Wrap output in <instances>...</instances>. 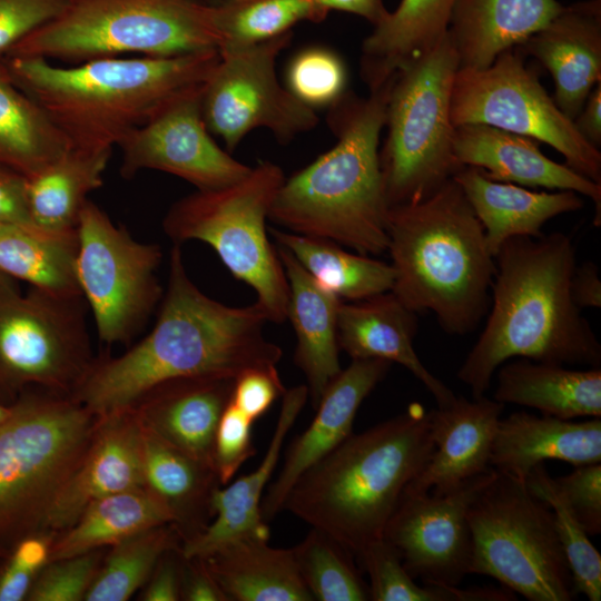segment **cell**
I'll return each instance as SVG.
<instances>
[{
	"label": "cell",
	"instance_id": "cell-50",
	"mask_svg": "<svg viewBox=\"0 0 601 601\" xmlns=\"http://www.w3.org/2000/svg\"><path fill=\"white\" fill-rule=\"evenodd\" d=\"M184 558L180 548L166 552L142 587L140 600L178 601L181 598Z\"/></svg>",
	"mask_w": 601,
	"mask_h": 601
},
{
	"label": "cell",
	"instance_id": "cell-6",
	"mask_svg": "<svg viewBox=\"0 0 601 601\" xmlns=\"http://www.w3.org/2000/svg\"><path fill=\"white\" fill-rule=\"evenodd\" d=\"M392 292L410 309L431 312L449 334L473 331L487 312L495 273L484 229L459 184L388 208Z\"/></svg>",
	"mask_w": 601,
	"mask_h": 601
},
{
	"label": "cell",
	"instance_id": "cell-7",
	"mask_svg": "<svg viewBox=\"0 0 601 601\" xmlns=\"http://www.w3.org/2000/svg\"><path fill=\"white\" fill-rule=\"evenodd\" d=\"M0 428V554L45 531L48 513L75 471L98 416L69 394L23 391Z\"/></svg>",
	"mask_w": 601,
	"mask_h": 601
},
{
	"label": "cell",
	"instance_id": "cell-1",
	"mask_svg": "<svg viewBox=\"0 0 601 601\" xmlns=\"http://www.w3.org/2000/svg\"><path fill=\"white\" fill-rule=\"evenodd\" d=\"M267 322L256 303L234 307L204 294L189 278L180 245L175 244L152 329L122 355L95 358L71 396L102 416L130 407L170 378H236L249 370L276 367L283 352L265 337Z\"/></svg>",
	"mask_w": 601,
	"mask_h": 601
},
{
	"label": "cell",
	"instance_id": "cell-58",
	"mask_svg": "<svg viewBox=\"0 0 601 601\" xmlns=\"http://www.w3.org/2000/svg\"><path fill=\"white\" fill-rule=\"evenodd\" d=\"M205 1L208 2V3L216 4V3H219L223 0H205Z\"/></svg>",
	"mask_w": 601,
	"mask_h": 601
},
{
	"label": "cell",
	"instance_id": "cell-24",
	"mask_svg": "<svg viewBox=\"0 0 601 601\" xmlns=\"http://www.w3.org/2000/svg\"><path fill=\"white\" fill-rule=\"evenodd\" d=\"M416 313L392 292L342 302L337 315V341L352 359L378 358L408 370L433 395L437 406L450 404L455 394L435 377L416 354Z\"/></svg>",
	"mask_w": 601,
	"mask_h": 601
},
{
	"label": "cell",
	"instance_id": "cell-28",
	"mask_svg": "<svg viewBox=\"0 0 601 601\" xmlns=\"http://www.w3.org/2000/svg\"><path fill=\"white\" fill-rule=\"evenodd\" d=\"M480 220L494 257L510 238L539 237L551 218L583 206L578 193L531 191L510 183L492 180L476 167L463 166L453 177Z\"/></svg>",
	"mask_w": 601,
	"mask_h": 601
},
{
	"label": "cell",
	"instance_id": "cell-53",
	"mask_svg": "<svg viewBox=\"0 0 601 601\" xmlns=\"http://www.w3.org/2000/svg\"><path fill=\"white\" fill-rule=\"evenodd\" d=\"M571 295L580 309L601 307V279L594 263L587 262L575 266L571 279Z\"/></svg>",
	"mask_w": 601,
	"mask_h": 601
},
{
	"label": "cell",
	"instance_id": "cell-40",
	"mask_svg": "<svg viewBox=\"0 0 601 601\" xmlns=\"http://www.w3.org/2000/svg\"><path fill=\"white\" fill-rule=\"evenodd\" d=\"M220 50L254 46L289 32L296 23L326 14L311 0H223L214 4Z\"/></svg>",
	"mask_w": 601,
	"mask_h": 601
},
{
	"label": "cell",
	"instance_id": "cell-56",
	"mask_svg": "<svg viewBox=\"0 0 601 601\" xmlns=\"http://www.w3.org/2000/svg\"><path fill=\"white\" fill-rule=\"evenodd\" d=\"M573 122L580 135L599 149L601 146V81L591 90Z\"/></svg>",
	"mask_w": 601,
	"mask_h": 601
},
{
	"label": "cell",
	"instance_id": "cell-22",
	"mask_svg": "<svg viewBox=\"0 0 601 601\" xmlns=\"http://www.w3.org/2000/svg\"><path fill=\"white\" fill-rule=\"evenodd\" d=\"M453 151L462 166L480 168L486 177L528 187L571 190L589 197L601 223V185L544 156L539 141L482 124L454 127Z\"/></svg>",
	"mask_w": 601,
	"mask_h": 601
},
{
	"label": "cell",
	"instance_id": "cell-37",
	"mask_svg": "<svg viewBox=\"0 0 601 601\" xmlns=\"http://www.w3.org/2000/svg\"><path fill=\"white\" fill-rule=\"evenodd\" d=\"M268 229L278 246L287 249L321 286L343 300L368 298L393 287L391 264L348 252L328 239Z\"/></svg>",
	"mask_w": 601,
	"mask_h": 601
},
{
	"label": "cell",
	"instance_id": "cell-20",
	"mask_svg": "<svg viewBox=\"0 0 601 601\" xmlns=\"http://www.w3.org/2000/svg\"><path fill=\"white\" fill-rule=\"evenodd\" d=\"M504 404L485 395L455 396L430 410L434 450L404 493L445 494L489 471L494 435Z\"/></svg>",
	"mask_w": 601,
	"mask_h": 601
},
{
	"label": "cell",
	"instance_id": "cell-33",
	"mask_svg": "<svg viewBox=\"0 0 601 601\" xmlns=\"http://www.w3.org/2000/svg\"><path fill=\"white\" fill-rule=\"evenodd\" d=\"M457 0H402L362 45L361 76L370 90L390 82L449 30Z\"/></svg>",
	"mask_w": 601,
	"mask_h": 601
},
{
	"label": "cell",
	"instance_id": "cell-5",
	"mask_svg": "<svg viewBox=\"0 0 601 601\" xmlns=\"http://www.w3.org/2000/svg\"><path fill=\"white\" fill-rule=\"evenodd\" d=\"M434 450L430 411L414 402L351 434L304 472L283 510L339 542L356 559L385 526Z\"/></svg>",
	"mask_w": 601,
	"mask_h": 601
},
{
	"label": "cell",
	"instance_id": "cell-29",
	"mask_svg": "<svg viewBox=\"0 0 601 601\" xmlns=\"http://www.w3.org/2000/svg\"><path fill=\"white\" fill-rule=\"evenodd\" d=\"M558 0H457L449 35L459 69H484L521 46L562 9Z\"/></svg>",
	"mask_w": 601,
	"mask_h": 601
},
{
	"label": "cell",
	"instance_id": "cell-49",
	"mask_svg": "<svg viewBox=\"0 0 601 601\" xmlns=\"http://www.w3.org/2000/svg\"><path fill=\"white\" fill-rule=\"evenodd\" d=\"M285 391L276 367L254 368L235 378L230 402L254 423Z\"/></svg>",
	"mask_w": 601,
	"mask_h": 601
},
{
	"label": "cell",
	"instance_id": "cell-19",
	"mask_svg": "<svg viewBox=\"0 0 601 601\" xmlns=\"http://www.w3.org/2000/svg\"><path fill=\"white\" fill-rule=\"evenodd\" d=\"M392 363L378 359H352L322 395L309 426L288 446L283 467L262 500L265 522L283 511L284 502L298 477L338 446L353 432L356 413Z\"/></svg>",
	"mask_w": 601,
	"mask_h": 601
},
{
	"label": "cell",
	"instance_id": "cell-36",
	"mask_svg": "<svg viewBox=\"0 0 601 601\" xmlns=\"http://www.w3.org/2000/svg\"><path fill=\"white\" fill-rule=\"evenodd\" d=\"M77 228L51 230L36 225L0 224V273L30 287L81 295L77 275Z\"/></svg>",
	"mask_w": 601,
	"mask_h": 601
},
{
	"label": "cell",
	"instance_id": "cell-8",
	"mask_svg": "<svg viewBox=\"0 0 601 601\" xmlns=\"http://www.w3.org/2000/svg\"><path fill=\"white\" fill-rule=\"evenodd\" d=\"M214 4L199 0H66L8 56L80 63L137 53L175 57L218 50ZM7 56V57H8Z\"/></svg>",
	"mask_w": 601,
	"mask_h": 601
},
{
	"label": "cell",
	"instance_id": "cell-48",
	"mask_svg": "<svg viewBox=\"0 0 601 601\" xmlns=\"http://www.w3.org/2000/svg\"><path fill=\"white\" fill-rule=\"evenodd\" d=\"M66 0H0V61L27 36L52 20Z\"/></svg>",
	"mask_w": 601,
	"mask_h": 601
},
{
	"label": "cell",
	"instance_id": "cell-27",
	"mask_svg": "<svg viewBox=\"0 0 601 601\" xmlns=\"http://www.w3.org/2000/svg\"><path fill=\"white\" fill-rule=\"evenodd\" d=\"M277 253L288 282L287 319L296 334L294 362L306 378L314 407L342 372L337 315L343 299L321 286L284 247Z\"/></svg>",
	"mask_w": 601,
	"mask_h": 601
},
{
	"label": "cell",
	"instance_id": "cell-21",
	"mask_svg": "<svg viewBox=\"0 0 601 601\" xmlns=\"http://www.w3.org/2000/svg\"><path fill=\"white\" fill-rule=\"evenodd\" d=\"M551 73L554 102L571 120L601 81V0L563 6L542 29L516 47Z\"/></svg>",
	"mask_w": 601,
	"mask_h": 601
},
{
	"label": "cell",
	"instance_id": "cell-35",
	"mask_svg": "<svg viewBox=\"0 0 601 601\" xmlns=\"http://www.w3.org/2000/svg\"><path fill=\"white\" fill-rule=\"evenodd\" d=\"M168 508L147 487H136L91 502L52 543L50 561L116 543L148 529L173 524Z\"/></svg>",
	"mask_w": 601,
	"mask_h": 601
},
{
	"label": "cell",
	"instance_id": "cell-18",
	"mask_svg": "<svg viewBox=\"0 0 601 601\" xmlns=\"http://www.w3.org/2000/svg\"><path fill=\"white\" fill-rule=\"evenodd\" d=\"M145 486L142 424L134 407L98 416L92 437L55 500L45 531L69 528L93 501Z\"/></svg>",
	"mask_w": 601,
	"mask_h": 601
},
{
	"label": "cell",
	"instance_id": "cell-59",
	"mask_svg": "<svg viewBox=\"0 0 601 601\" xmlns=\"http://www.w3.org/2000/svg\"><path fill=\"white\" fill-rule=\"evenodd\" d=\"M0 558H1V554H0Z\"/></svg>",
	"mask_w": 601,
	"mask_h": 601
},
{
	"label": "cell",
	"instance_id": "cell-52",
	"mask_svg": "<svg viewBox=\"0 0 601 601\" xmlns=\"http://www.w3.org/2000/svg\"><path fill=\"white\" fill-rule=\"evenodd\" d=\"M180 600L229 601L204 560L198 558H184Z\"/></svg>",
	"mask_w": 601,
	"mask_h": 601
},
{
	"label": "cell",
	"instance_id": "cell-13",
	"mask_svg": "<svg viewBox=\"0 0 601 601\" xmlns=\"http://www.w3.org/2000/svg\"><path fill=\"white\" fill-rule=\"evenodd\" d=\"M76 275L101 342L128 344L162 298L157 277L162 253L136 240L95 203L83 206L78 225Z\"/></svg>",
	"mask_w": 601,
	"mask_h": 601
},
{
	"label": "cell",
	"instance_id": "cell-42",
	"mask_svg": "<svg viewBox=\"0 0 601 601\" xmlns=\"http://www.w3.org/2000/svg\"><path fill=\"white\" fill-rule=\"evenodd\" d=\"M357 563L370 578L373 601H490L492 588L418 585L405 570L395 549L384 539L368 544Z\"/></svg>",
	"mask_w": 601,
	"mask_h": 601
},
{
	"label": "cell",
	"instance_id": "cell-2",
	"mask_svg": "<svg viewBox=\"0 0 601 601\" xmlns=\"http://www.w3.org/2000/svg\"><path fill=\"white\" fill-rule=\"evenodd\" d=\"M491 309L457 371L473 397L513 357L600 367L601 344L571 295L572 238L563 233L508 239L494 256Z\"/></svg>",
	"mask_w": 601,
	"mask_h": 601
},
{
	"label": "cell",
	"instance_id": "cell-3",
	"mask_svg": "<svg viewBox=\"0 0 601 601\" xmlns=\"http://www.w3.org/2000/svg\"><path fill=\"white\" fill-rule=\"evenodd\" d=\"M219 58L218 50H208L108 57L71 67L27 56H8L2 63L70 146L112 149L171 99L203 85Z\"/></svg>",
	"mask_w": 601,
	"mask_h": 601
},
{
	"label": "cell",
	"instance_id": "cell-54",
	"mask_svg": "<svg viewBox=\"0 0 601 601\" xmlns=\"http://www.w3.org/2000/svg\"><path fill=\"white\" fill-rule=\"evenodd\" d=\"M0 563V601H23L38 575L23 569L8 556H1Z\"/></svg>",
	"mask_w": 601,
	"mask_h": 601
},
{
	"label": "cell",
	"instance_id": "cell-31",
	"mask_svg": "<svg viewBox=\"0 0 601 601\" xmlns=\"http://www.w3.org/2000/svg\"><path fill=\"white\" fill-rule=\"evenodd\" d=\"M145 487L173 514L181 543L214 519L213 500L220 482L215 469L173 446L142 425Z\"/></svg>",
	"mask_w": 601,
	"mask_h": 601
},
{
	"label": "cell",
	"instance_id": "cell-34",
	"mask_svg": "<svg viewBox=\"0 0 601 601\" xmlns=\"http://www.w3.org/2000/svg\"><path fill=\"white\" fill-rule=\"evenodd\" d=\"M112 149L70 146L52 162L27 177L31 220L51 230L77 228L88 195L102 185Z\"/></svg>",
	"mask_w": 601,
	"mask_h": 601
},
{
	"label": "cell",
	"instance_id": "cell-57",
	"mask_svg": "<svg viewBox=\"0 0 601 601\" xmlns=\"http://www.w3.org/2000/svg\"><path fill=\"white\" fill-rule=\"evenodd\" d=\"M10 413H11V406L0 403V428L2 427L4 422L8 420Z\"/></svg>",
	"mask_w": 601,
	"mask_h": 601
},
{
	"label": "cell",
	"instance_id": "cell-47",
	"mask_svg": "<svg viewBox=\"0 0 601 601\" xmlns=\"http://www.w3.org/2000/svg\"><path fill=\"white\" fill-rule=\"evenodd\" d=\"M563 501L589 536L601 533V463L575 466L553 479Z\"/></svg>",
	"mask_w": 601,
	"mask_h": 601
},
{
	"label": "cell",
	"instance_id": "cell-26",
	"mask_svg": "<svg viewBox=\"0 0 601 601\" xmlns=\"http://www.w3.org/2000/svg\"><path fill=\"white\" fill-rule=\"evenodd\" d=\"M546 460L573 466L601 463V417L575 421L520 411L500 418L490 456L492 469L525 481Z\"/></svg>",
	"mask_w": 601,
	"mask_h": 601
},
{
	"label": "cell",
	"instance_id": "cell-45",
	"mask_svg": "<svg viewBox=\"0 0 601 601\" xmlns=\"http://www.w3.org/2000/svg\"><path fill=\"white\" fill-rule=\"evenodd\" d=\"M101 549L49 561L36 577L27 601H80L104 559Z\"/></svg>",
	"mask_w": 601,
	"mask_h": 601
},
{
	"label": "cell",
	"instance_id": "cell-10",
	"mask_svg": "<svg viewBox=\"0 0 601 601\" xmlns=\"http://www.w3.org/2000/svg\"><path fill=\"white\" fill-rule=\"evenodd\" d=\"M284 179L278 165L260 161L233 185L196 190L177 200L162 220L174 244L209 245L230 274L254 289L267 321L278 324L287 319L289 289L266 220Z\"/></svg>",
	"mask_w": 601,
	"mask_h": 601
},
{
	"label": "cell",
	"instance_id": "cell-39",
	"mask_svg": "<svg viewBox=\"0 0 601 601\" xmlns=\"http://www.w3.org/2000/svg\"><path fill=\"white\" fill-rule=\"evenodd\" d=\"M181 546L173 524L138 532L104 555L86 601H126L148 581L160 558Z\"/></svg>",
	"mask_w": 601,
	"mask_h": 601
},
{
	"label": "cell",
	"instance_id": "cell-9",
	"mask_svg": "<svg viewBox=\"0 0 601 601\" xmlns=\"http://www.w3.org/2000/svg\"><path fill=\"white\" fill-rule=\"evenodd\" d=\"M459 66L446 32L392 80L384 125L387 132L378 154L388 207L427 197L463 167L453 151L451 117Z\"/></svg>",
	"mask_w": 601,
	"mask_h": 601
},
{
	"label": "cell",
	"instance_id": "cell-14",
	"mask_svg": "<svg viewBox=\"0 0 601 601\" xmlns=\"http://www.w3.org/2000/svg\"><path fill=\"white\" fill-rule=\"evenodd\" d=\"M519 48L500 53L484 69L457 70L451 117L455 126L482 124L543 141L566 166L601 185V152L556 106Z\"/></svg>",
	"mask_w": 601,
	"mask_h": 601
},
{
	"label": "cell",
	"instance_id": "cell-17",
	"mask_svg": "<svg viewBox=\"0 0 601 601\" xmlns=\"http://www.w3.org/2000/svg\"><path fill=\"white\" fill-rule=\"evenodd\" d=\"M494 473L491 467L445 494H403L383 539L395 549L412 578L424 584L457 587L470 574L469 510Z\"/></svg>",
	"mask_w": 601,
	"mask_h": 601
},
{
	"label": "cell",
	"instance_id": "cell-43",
	"mask_svg": "<svg viewBox=\"0 0 601 601\" xmlns=\"http://www.w3.org/2000/svg\"><path fill=\"white\" fill-rule=\"evenodd\" d=\"M529 490L546 502L554 513L559 540L571 570L574 592L590 601L601 599V555L588 533L559 493L543 463L534 466L525 479Z\"/></svg>",
	"mask_w": 601,
	"mask_h": 601
},
{
	"label": "cell",
	"instance_id": "cell-44",
	"mask_svg": "<svg viewBox=\"0 0 601 601\" xmlns=\"http://www.w3.org/2000/svg\"><path fill=\"white\" fill-rule=\"evenodd\" d=\"M286 89L314 110L329 108L347 92L346 66L335 51L308 47L289 61Z\"/></svg>",
	"mask_w": 601,
	"mask_h": 601
},
{
	"label": "cell",
	"instance_id": "cell-46",
	"mask_svg": "<svg viewBox=\"0 0 601 601\" xmlns=\"http://www.w3.org/2000/svg\"><path fill=\"white\" fill-rule=\"evenodd\" d=\"M252 425L253 422L229 402L214 441L213 464L221 485L230 482L244 462L255 455Z\"/></svg>",
	"mask_w": 601,
	"mask_h": 601
},
{
	"label": "cell",
	"instance_id": "cell-16",
	"mask_svg": "<svg viewBox=\"0 0 601 601\" xmlns=\"http://www.w3.org/2000/svg\"><path fill=\"white\" fill-rule=\"evenodd\" d=\"M203 86L171 99L120 141L122 177L154 169L175 175L197 190H213L249 174L252 167L233 158L211 138L201 114Z\"/></svg>",
	"mask_w": 601,
	"mask_h": 601
},
{
	"label": "cell",
	"instance_id": "cell-11",
	"mask_svg": "<svg viewBox=\"0 0 601 601\" xmlns=\"http://www.w3.org/2000/svg\"><path fill=\"white\" fill-rule=\"evenodd\" d=\"M470 573L489 575L530 601L577 593L554 513L525 481L495 471L470 505Z\"/></svg>",
	"mask_w": 601,
	"mask_h": 601
},
{
	"label": "cell",
	"instance_id": "cell-38",
	"mask_svg": "<svg viewBox=\"0 0 601 601\" xmlns=\"http://www.w3.org/2000/svg\"><path fill=\"white\" fill-rule=\"evenodd\" d=\"M69 147L65 135L16 86L0 61V164L28 177L52 162Z\"/></svg>",
	"mask_w": 601,
	"mask_h": 601
},
{
	"label": "cell",
	"instance_id": "cell-30",
	"mask_svg": "<svg viewBox=\"0 0 601 601\" xmlns=\"http://www.w3.org/2000/svg\"><path fill=\"white\" fill-rule=\"evenodd\" d=\"M493 398L562 420L601 417V368L520 358L503 363Z\"/></svg>",
	"mask_w": 601,
	"mask_h": 601
},
{
	"label": "cell",
	"instance_id": "cell-12",
	"mask_svg": "<svg viewBox=\"0 0 601 601\" xmlns=\"http://www.w3.org/2000/svg\"><path fill=\"white\" fill-rule=\"evenodd\" d=\"M82 295L30 287L0 273V403L28 388L69 394L93 363Z\"/></svg>",
	"mask_w": 601,
	"mask_h": 601
},
{
	"label": "cell",
	"instance_id": "cell-51",
	"mask_svg": "<svg viewBox=\"0 0 601 601\" xmlns=\"http://www.w3.org/2000/svg\"><path fill=\"white\" fill-rule=\"evenodd\" d=\"M0 224L35 225L31 220L27 177L0 164Z\"/></svg>",
	"mask_w": 601,
	"mask_h": 601
},
{
	"label": "cell",
	"instance_id": "cell-32",
	"mask_svg": "<svg viewBox=\"0 0 601 601\" xmlns=\"http://www.w3.org/2000/svg\"><path fill=\"white\" fill-rule=\"evenodd\" d=\"M229 601H313L293 549L244 538L203 559Z\"/></svg>",
	"mask_w": 601,
	"mask_h": 601
},
{
	"label": "cell",
	"instance_id": "cell-15",
	"mask_svg": "<svg viewBox=\"0 0 601 601\" xmlns=\"http://www.w3.org/2000/svg\"><path fill=\"white\" fill-rule=\"evenodd\" d=\"M292 37L289 31L254 46L219 51L200 104L207 129L221 138L227 151L256 128L270 130L286 144L317 125L314 109L296 99L276 75L277 57Z\"/></svg>",
	"mask_w": 601,
	"mask_h": 601
},
{
	"label": "cell",
	"instance_id": "cell-4",
	"mask_svg": "<svg viewBox=\"0 0 601 601\" xmlns=\"http://www.w3.org/2000/svg\"><path fill=\"white\" fill-rule=\"evenodd\" d=\"M392 80L370 90L366 98L347 91L328 108L326 120L335 145L285 177L269 220L287 231L328 239L362 255L387 250L390 207L378 146Z\"/></svg>",
	"mask_w": 601,
	"mask_h": 601
},
{
	"label": "cell",
	"instance_id": "cell-41",
	"mask_svg": "<svg viewBox=\"0 0 601 601\" xmlns=\"http://www.w3.org/2000/svg\"><path fill=\"white\" fill-rule=\"evenodd\" d=\"M292 549L314 600H370L368 584L362 578L355 556L331 535L312 528Z\"/></svg>",
	"mask_w": 601,
	"mask_h": 601
},
{
	"label": "cell",
	"instance_id": "cell-55",
	"mask_svg": "<svg viewBox=\"0 0 601 601\" xmlns=\"http://www.w3.org/2000/svg\"><path fill=\"white\" fill-rule=\"evenodd\" d=\"M312 3L326 16L331 10L357 14L373 24H380L390 11L383 0H311Z\"/></svg>",
	"mask_w": 601,
	"mask_h": 601
},
{
	"label": "cell",
	"instance_id": "cell-25",
	"mask_svg": "<svg viewBox=\"0 0 601 601\" xmlns=\"http://www.w3.org/2000/svg\"><path fill=\"white\" fill-rule=\"evenodd\" d=\"M307 400L305 384L285 391L265 456L252 473L216 491L214 519L203 532L181 543L180 553L185 559H204L223 545L244 538L269 539V530L260 512L265 486L277 466L286 435Z\"/></svg>",
	"mask_w": 601,
	"mask_h": 601
},
{
	"label": "cell",
	"instance_id": "cell-23",
	"mask_svg": "<svg viewBox=\"0 0 601 601\" xmlns=\"http://www.w3.org/2000/svg\"><path fill=\"white\" fill-rule=\"evenodd\" d=\"M234 384L235 378L224 376L170 378L148 390L131 407L145 427L214 467L216 430Z\"/></svg>",
	"mask_w": 601,
	"mask_h": 601
}]
</instances>
